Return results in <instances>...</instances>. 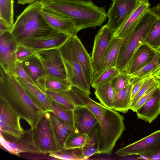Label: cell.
<instances>
[{
	"label": "cell",
	"instance_id": "83f0119b",
	"mask_svg": "<svg viewBox=\"0 0 160 160\" xmlns=\"http://www.w3.org/2000/svg\"><path fill=\"white\" fill-rule=\"evenodd\" d=\"M160 69V50H157L153 60L141 69L130 75L131 79L153 76Z\"/></svg>",
	"mask_w": 160,
	"mask_h": 160
},
{
	"label": "cell",
	"instance_id": "ab89813d",
	"mask_svg": "<svg viewBox=\"0 0 160 160\" xmlns=\"http://www.w3.org/2000/svg\"><path fill=\"white\" fill-rule=\"evenodd\" d=\"M157 79L154 77L152 76L144 82L137 94L132 100L130 108L134 105L140 97L155 82Z\"/></svg>",
	"mask_w": 160,
	"mask_h": 160
},
{
	"label": "cell",
	"instance_id": "8fae6325",
	"mask_svg": "<svg viewBox=\"0 0 160 160\" xmlns=\"http://www.w3.org/2000/svg\"><path fill=\"white\" fill-rule=\"evenodd\" d=\"M35 55L47 76L68 80L59 48L40 50Z\"/></svg>",
	"mask_w": 160,
	"mask_h": 160
},
{
	"label": "cell",
	"instance_id": "4dcf8cb0",
	"mask_svg": "<svg viewBox=\"0 0 160 160\" xmlns=\"http://www.w3.org/2000/svg\"><path fill=\"white\" fill-rule=\"evenodd\" d=\"M49 154L50 157L62 160L87 159L83 154L82 148L68 149L62 148L58 151L51 152Z\"/></svg>",
	"mask_w": 160,
	"mask_h": 160
},
{
	"label": "cell",
	"instance_id": "cb8c5ba5",
	"mask_svg": "<svg viewBox=\"0 0 160 160\" xmlns=\"http://www.w3.org/2000/svg\"><path fill=\"white\" fill-rule=\"evenodd\" d=\"M122 40V39L113 38L104 55L99 68L93 78L92 82L106 69L116 66Z\"/></svg>",
	"mask_w": 160,
	"mask_h": 160
},
{
	"label": "cell",
	"instance_id": "ffe728a7",
	"mask_svg": "<svg viewBox=\"0 0 160 160\" xmlns=\"http://www.w3.org/2000/svg\"><path fill=\"white\" fill-rule=\"evenodd\" d=\"M74 119L75 129L88 134L98 122L92 113L84 107L76 105L73 110Z\"/></svg>",
	"mask_w": 160,
	"mask_h": 160
},
{
	"label": "cell",
	"instance_id": "9a60e30c",
	"mask_svg": "<svg viewBox=\"0 0 160 160\" xmlns=\"http://www.w3.org/2000/svg\"><path fill=\"white\" fill-rule=\"evenodd\" d=\"M114 37L113 33L107 24L101 27L95 36L91 57L93 78L98 72L104 55Z\"/></svg>",
	"mask_w": 160,
	"mask_h": 160
},
{
	"label": "cell",
	"instance_id": "5b68a950",
	"mask_svg": "<svg viewBox=\"0 0 160 160\" xmlns=\"http://www.w3.org/2000/svg\"><path fill=\"white\" fill-rule=\"evenodd\" d=\"M42 7L38 0L29 5L17 17L11 33L18 43L27 38L44 35L55 30L43 16Z\"/></svg>",
	"mask_w": 160,
	"mask_h": 160
},
{
	"label": "cell",
	"instance_id": "8d00e7d4",
	"mask_svg": "<svg viewBox=\"0 0 160 160\" xmlns=\"http://www.w3.org/2000/svg\"><path fill=\"white\" fill-rule=\"evenodd\" d=\"M131 80L130 75L126 71L120 72L119 74L111 82L115 93L131 83Z\"/></svg>",
	"mask_w": 160,
	"mask_h": 160
},
{
	"label": "cell",
	"instance_id": "f6af8a7d",
	"mask_svg": "<svg viewBox=\"0 0 160 160\" xmlns=\"http://www.w3.org/2000/svg\"><path fill=\"white\" fill-rule=\"evenodd\" d=\"M156 78L160 80V69L153 76Z\"/></svg>",
	"mask_w": 160,
	"mask_h": 160
},
{
	"label": "cell",
	"instance_id": "1f68e13d",
	"mask_svg": "<svg viewBox=\"0 0 160 160\" xmlns=\"http://www.w3.org/2000/svg\"><path fill=\"white\" fill-rule=\"evenodd\" d=\"M144 43L156 50H160V16L151 27L144 39Z\"/></svg>",
	"mask_w": 160,
	"mask_h": 160
},
{
	"label": "cell",
	"instance_id": "2e32d148",
	"mask_svg": "<svg viewBox=\"0 0 160 160\" xmlns=\"http://www.w3.org/2000/svg\"><path fill=\"white\" fill-rule=\"evenodd\" d=\"M42 12L47 22L53 29L71 36H77L78 32L72 19L43 7Z\"/></svg>",
	"mask_w": 160,
	"mask_h": 160
},
{
	"label": "cell",
	"instance_id": "5bb4252c",
	"mask_svg": "<svg viewBox=\"0 0 160 160\" xmlns=\"http://www.w3.org/2000/svg\"><path fill=\"white\" fill-rule=\"evenodd\" d=\"M11 150V153L19 155L20 153L42 154L34 141L32 129L24 130L20 136L15 137L0 132Z\"/></svg>",
	"mask_w": 160,
	"mask_h": 160
},
{
	"label": "cell",
	"instance_id": "f1b7e54d",
	"mask_svg": "<svg viewBox=\"0 0 160 160\" xmlns=\"http://www.w3.org/2000/svg\"><path fill=\"white\" fill-rule=\"evenodd\" d=\"M70 90L61 92L46 90L45 93L52 101L58 103L67 109L73 110L76 105L72 98Z\"/></svg>",
	"mask_w": 160,
	"mask_h": 160
},
{
	"label": "cell",
	"instance_id": "f546056e",
	"mask_svg": "<svg viewBox=\"0 0 160 160\" xmlns=\"http://www.w3.org/2000/svg\"><path fill=\"white\" fill-rule=\"evenodd\" d=\"M88 138V134L75 129L68 134L62 148L68 149L82 148L86 143Z\"/></svg>",
	"mask_w": 160,
	"mask_h": 160
},
{
	"label": "cell",
	"instance_id": "ba28073f",
	"mask_svg": "<svg viewBox=\"0 0 160 160\" xmlns=\"http://www.w3.org/2000/svg\"><path fill=\"white\" fill-rule=\"evenodd\" d=\"M107 13V25L114 34L127 21L139 5L140 0H112Z\"/></svg>",
	"mask_w": 160,
	"mask_h": 160
},
{
	"label": "cell",
	"instance_id": "60d3db41",
	"mask_svg": "<svg viewBox=\"0 0 160 160\" xmlns=\"http://www.w3.org/2000/svg\"><path fill=\"white\" fill-rule=\"evenodd\" d=\"M16 72L17 77H19L28 82L36 86L24 69L22 62L18 60L16 64Z\"/></svg>",
	"mask_w": 160,
	"mask_h": 160
},
{
	"label": "cell",
	"instance_id": "52a82bcc",
	"mask_svg": "<svg viewBox=\"0 0 160 160\" xmlns=\"http://www.w3.org/2000/svg\"><path fill=\"white\" fill-rule=\"evenodd\" d=\"M32 131L34 141L42 154H49L62 148L53 128L50 112L45 113Z\"/></svg>",
	"mask_w": 160,
	"mask_h": 160
},
{
	"label": "cell",
	"instance_id": "d4e9b609",
	"mask_svg": "<svg viewBox=\"0 0 160 160\" xmlns=\"http://www.w3.org/2000/svg\"><path fill=\"white\" fill-rule=\"evenodd\" d=\"M132 87V84L131 82L115 93L113 102V110L126 113L130 109Z\"/></svg>",
	"mask_w": 160,
	"mask_h": 160
},
{
	"label": "cell",
	"instance_id": "d6986e66",
	"mask_svg": "<svg viewBox=\"0 0 160 160\" xmlns=\"http://www.w3.org/2000/svg\"><path fill=\"white\" fill-rule=\"evenodd\" d=\"M138 118L150 124L160 114V86L136 111Z\"/></svg>",
	"mask_w": 160,
	"mask_h": 160
},
{
	"label": "cell",
	"instance_id": "ee69618b",
	"mask_svg": "<svg viewBox=\"0 0 160 160\" xmlns=\"http://www.w3.org/2000/svg\"><path fill=\"white\" fill-rule=\"evenodd\" d=\"M38 0H18L17 3L22 5L26 4L30 5Z\"/></svg>",
	"mask_w": 160,
	"mask_h": 160
},
{
	"label": "cell",
	"instance_id": "74e56055",
	"mask_svg": "<svg viewBox=\"0 0 160 160\" xmlns=\"http://www.w3.org/2000/svg\"><path fill=\"white\" fill-rule=\"evenodd\" d=\"M160 86V80L157 79L147 91L138 100L134 105L130 108L133 112L136 110L142 105L152 95L157 89Z\"/></svg>",
	"mask_w": 160,
	"mask_h": 160
},
{
	"label": "cell",
	"instance_id": "d6a6232c",
	"mask_svg": "<svg viewBox=\"0 0 160 160\" xmlns=\"http://www.w3.org/2000/svg\"><path fill=\"white\" fill-rule=\"evenodd\" d=\"M46 90L55 92L69 91L72 86L68 80L47 76L45 82Z\"/></svg>",
	"mask_w": 160,
	"mask_h": 160
},
{
	"label": "cell",
	"instance_id": "30bf717a",
	"mask_svg": "<svg viewBox=\"0 0 160 160\" xmlns=\"http://www.w3.org/2000/svg\"><path fill=\"white\" fill-rule=\"evenodd\" d=\"M18 45L11 32L0 35V67L6 74L14 77H17L16 51Z\"/></svg>",
	"mask_w": 160,
	"mask_h": 160
},
{
	"label": "cell",
	"instance_id": "8992f818",
	"mask_svg": "<svg viewBox=\"0 0 160 160\" xmlns=\"http://www.w3.org/2000/svg\"><path fill=\"white\" fill-rule=\"evenodd\" d=\"M66 70L68 79L72 87L78 89L86 95L91 94L81 67L78 60L72 36L59 48Z\"/></svg>",
	"mask_w": 160,
	"mask_h": 160
},
{
	"label": "cell",
	"instance_id": "484cf974",
	"mask_svg": "<svg viewBox=\"0 0 160 160\" xmlns=\"http://www.w3.org/2000/svg\"><path fill=\"white\" fill-rule=\"evenodd\" d=\"M101 103L107 108L113 109L115 92L111 82L98 86L94 92Z\"/></svg>",
	"mask_w": 160,
	"mask_h": 160
},
{
	"label": "cell",
	"instance_id": "44dd1931",
	"mask_svg": "<svg viewBox=\"0 0 160 160\" xmlns=\"http://www.w3.org/2000/svg\"><path fill=\"white\" fill-rule=\"evenodd\" d=\"M72 38L78 60L81 67L86 83L90 88L93 77L91 57L77 35L72 36Z\"/></svg>",
	"mask_w": 160,
	"mask_h": 160
},
{
	"label": "cell",
	"instance_id": "bcb514c9",
	"mask_svg": "<svg viewBox=\"0 0 160 160\" xmlns=\"http://www.w3.org/2000/svg\"><path fill=\"white\" fill-rule=\"evenodd\" d=\"M79 0L86 1H88V0Z\"/></svg>",
	"mask_w": 160,
	"mask_h": 160
},
{
	"label": "cell",
	"instance_id": "b9f144b4",
	"mask_svg": "<svg viewBox=\"0 0 160 160\" xmlns=\"http://www.w3.org/2000/svg\"><path fill=\"white\" fill-rule=\"evenodd\" d=\"M152 76L144 78L141 79H131L132 84V100L136 96L144 82Z\"/></svg>",
	"mask_w": 160,
	"mask_h": 160
},
{
	"label": "cell",
	"instance_id": "3957f363",
	"mask_svg": "<svg viewBox=\"0 0 160 160\" xmlns=\"http://www.w3.org/2000/svg\"><path fill=\"white\" fill-rule=\"evenodd\" d=\"M0 97L5 99L33 129L45 112L42 111L27 93L15 77L0 69Z\"/></svg>",
	"mask_w": 160,
	"mask_h": 160
},
{
	"label": "cell",
	"instance_id": "7c38bea8",
	"mask_svg": "<svg viewBox=\"0 0 160 160\" xmlns=\"http://www.w3.org/2000/svg\"><path fill=\"white\" fill-rule=\"evenodd\" d=\"M21 118L8 103L0 97V132L19 137L24 130L20 123Z\"/></svg>",
	"mask_w": 160,
	"mask_h": 160
},
{
	"label": "cell",
	"instance_id": "7a4b0ae2",
	"mask_svg": "<svg viewBox=\"0 0 160 160\" xmlns=\"http://www.w3.org/2000/svg\"><path fill=\"white\" fill-rule=\"evenodd\" d=\"M39 0L43 8L72 19L78 32L100 26L107 17L104 6L98 7L89 0Z\"/></svg>",
	"mask_w": 160,
	"mask_h": 160
},
{
	"label": "cell",
	"instance_id": "4316f807",
	"mask_svg": "<svg viewBox=\"0 0 160 160\" xmlns=\"http://www.w3.org/2000/svg\"><path fill=\"white\" fill-rule=\"evenodd\" d=\"M50 112L53 129L62 148L68 135L73 130L54 113L51 112Z\"/></svg>",
	"mask_w": 160,
	"mask_h": 160
},
{
	"label": "cell",
	"instance_id": "836d02e7",
	"mask_svg": "<svg viewBox=\"0 0 160 160\" xmlns=\"http://www.w3.org/2000/svg\"><path fill=\"white\" fill-rule=\"evenodd\" d=\"M13 0H0V19L12 30L14 25Z\"/></svg>",
	"mask_w": 160,
	"mask_h": 160
},
{
	"label": "cell",
	"instance_id": "7bdbcfd3",
	"mask_svg": "<svg viewBox=\"0 0 160 160\" xmlns=\"http://www.w3.org/2000/svg\"><path fill=\"white\" fill-rule=\"evenodd\" d=\"M11 31L12 30L6 24L2 19H0V35L6 32H11Z\"/></svg>",
	"mask_w": 160,
	"mask_h": 160
},
{
	"label": "cell",
	"instance_id": "603a6c76",
	"mask_svg": "<svg viewBox=\"0 0 160 160\" xmlns=\"http://www.w3.org/2000/svg\"><path fill=\"white\" fill-rule=\"evenodd\" d=\"M149 0H140V3L123 25L114 34V37L122 39L133 29L145 12L149 8Z\"/></svg>",
	"mask_w": 160,
	"mask_h": 160
},
{
	"label": "cell",
	"instance_id": "277c9868",
	"mask_svg": "<svg viewBox=\"0 0 160 160\" xmlns=\"http://www.w3.org/2000/svg\"><path fill=\"white\" fill-rule=\"evenodd\" d=\"M160 16V4L149 8L132 30L122 39L115 67L120 71H125L133 53L144 43L151 27Z\"/></svg>",
	"mask_w": 160,
	"mask_h": 160
},
{
	"label": "cell",
	"instance_id": "d590c367",
	"mask_svg": "<svg viewBox=\"0 0 160 160\" xmlns=\"http://www.w3.org/2000/svg\"><path fill=\"white\" fill-rule=\"evenodd\" d=\"M120 72L115 67L106 69L92 82V86L95 89L98 86L111 83Z\"/></svg>",
	"mask_w": 160,
	"mask_h": 160
},
{
	"label": "cell",
	"instance_id": "6da1fadb",
	"mask_svg": "<svg viewBox=\"0 0 160 160\" xmlns=\"http://www.w3.org/2000/svg\"><path fill=\"white\" fill-rule=\"evenodd\" d=\"M71 90L76 106L88 109L98 122L99 153L110 155L125 129L123 116L94 101L76 88L72 87Z\"/></svg>",
	"mask_w": 160,
	"mask_h": 160
},
{
	"label": "cell",
	"instance_id": "f35d334b",
	"mask_svg": "<svg viewBox=\"0 0 160 160\" xmlns=\"http://www.w3.org/2000/svg\"><path fill=\"white\" fill-rule=\"evenodd\" d=\"M38 51L35 49L23 46L18 43L16 51L17 60L22 62L35 55Z\"/></svg>",
	"mask_w": 160,
	"mask_h": 160
},
{
	"label": "cell",
	"instance_id": "9c48e42d",
	"mask_svg": "<svg viewBox=\"0 0 160 160\" xmlns=\"http://www.w3.org/2000/svg\"><path fill=\"white\" fill-rule=\"evenodd\" d=\"M160 151V130L156 131L148 136L125 147L115 153L120 156L131 155H153Z\"/></svg>",
	"mask_w": 160,
	"mask_h": 160
},
{
	"label": "cell",
	"instance_id": "ac0fdd59",
	"mask_svg": "<svg viewBox=\"0 0 160 160\" xmlns=\"http://www.w3.org/2000/svg\"><path fill=\"white\" fill-rule=\"evenodd\" d=\"M15 78L27 93L42 111L44 112H52V101L45 93L36 86L23 79L18 76Z\"/></svg>",
	"mask_w": 160,
	"mask_h": 160
},
{
	"label": "cell",
	"instance_id": "4fadbf2b",
	"mask_svg": "<svg viewBox=\"0 0 160 160\" xmlns=\"http://www.w3.org/2000/svg\"><path fill=\"white\" fill-rule=\"evenodd\" d=\"M70 36L68 34L55 30L44 35L27 38L18 43L38 51L59 48Z\"/></svg>",
	"mask_w": 160,
	"mask_h": 160
},
{
	"label": "cell",
	"instance_id": "e0dca14e",
	"mask_svg": "<svg viewBox=\"0 0 160 160\" xmlns=\"http://www.w3.org/2000/svg\"><path fill=\"white\" fill-rule=\"evenodd\" d=\"M148 44L143 43L133 53L126 70L131 75L141 69L154 59L157 52Z\"/></svg>",
	"mask_w": 160,
	"mask_h": 160
},
{
	"label": "cell",
	"instance_id": "e575fe53",
	"mask_svg": "<svg viewBox=\"0 0 160 160\" xmlns=\"http://www.w3.org/2000/svg\"><path fill=\"white\" fill-rule=\"evenodd\" d=\"M52 112L54 113L73 130H75L74 119L73 110H68L58 103L52 102Z\"/></svg>",
	"mask_w": 160,
	"mask_h": 160
},
{
	"label": "cell",
	"instance_id": "7402d4cb",
	"mask_svg": "<svg viewBox=\"0 0 160 160\" xmlns=\"http://www.w3.org/2000/svg\"><path fill=\"white\" fill-rule=\"evenodd\" d=\"M22 64L36 85L45 93V82L47 75L38 58L35 55L22 62Z\"/></svg>",
	"mask_w": 160,
	"mask_h": 160
}]
</instances>
